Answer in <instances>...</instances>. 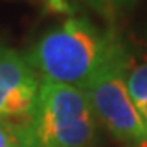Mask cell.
<instances>
[{
    "mask_svg": "<svg viewBox=\"0 0 147 147\" xmlns=\"http://www.w3.org/2000/svg\"><path fill=\"white\" fill-rule=\"evenodd\" d=\"M96 121L83 89L41 80L34 107L16 131L23 147H89Z\"/></svg>",
    "mask_w": 147,
    "mask_h": 147,
    "instance_id": "7a4b0ae2",
    "label": "cell"
},
{
    "mask_svg": "<svg viewBox=\"0 0 147 147\" xmlns=\"http://www.w3.org/2000/svg\"><path fill=\"white\" fill-rule=\"evenodd\" d=\"M82 2L89 4L92 9H96L103 14H115L121 9L131 5L133 0H82Z\"/></svg>",
    "mask_w": 147,
    "mask_h": 147,
    "instance_id": "8992f818",
    "label": "cell"
},
{
    "mask_svg": "<svg viewBox=\"0 0 147 147\" xmlns=\"http://www.w3.org/2000/svg\"><path fill=\"white\" fill-rule=\"evenodd\" d=\"M131 59L126 46L115 45L107 60L83 87L96 119L101 121L115 138L126 142H145L147 122L128 90Z\"/></svg>",
    "mask_w": 147,
    "mask_h": 147,
    "instance_id": "3957f363",
    "label": "cell"
},
{
    "mask_svg": "<svg viewBox=\"0 0 147 147\" xmlns=\"http://www.w3.org/2000/svg\"><path fill=\"white\" fill-rule=\"evenodd\" d=\"M119 41L113 30L73 16L46 30L25 57L43 80L83 89Z\"/></svg>",
    "mask_w": 147,
    "mask_h": 147,
    "instance_id": "6da1fadb",
    "label": "cell"
},
{
    "mask_svg": "<svg viewBox=\"0 0 147 147\" xmlns=\"http://www.w3.org/2000/svg\"><path fill=\"white\" fill-rule=\"evenodd\" d=\"M136 147H147V140H145V142H140V144L136 145Z\"/></svg>",
    "mask_w": 147,
    "mask_h": 147,
    "instance_id": "9c48e42d",
    "label": "cell"
},
{
    "mask_svg": "<svg viewBox=\"0 0 147 147\" xmlns=\"http://www.w3.org/2000/svg\"><path fill=\"white\" fill-rule=\"evenodd\" d=\"M128 90H129L131 99L136 105V108L144 101H147V62L129 69V73H128Z\"/></svg>",
    "mask_w": 147,
    "mask_h": 147,
    "instance_id": "5b68a950",
    "label": "cell"
},
{
    "mask_svg": "<svg viewBox=\"0 0 147 147\" xmlns=\"http://www.w3.org/2000/svg\"><path fill=\"white\" fill-rule=\"evenodd\" d=\"M138 110H140V113H142V117H144V121L147 122V101H144L140 107H138Z\"/></svg>",
    "mask_w": 147,
    "mask_h": 147,
    "instance_id": "ba28073f",
    "label": "cell"
},
{
    "mask_svg": "<svg viewBox=\"0 0 147 147\" xmlns=\"http://www.w3.org/2000/svg\"><path fill=\"white\" fill-rule=\"evenodd\" d=\"M39 83L25 55L0 45V121L23 122L34 107Z\"/></svg>",
    "mask_w": 147,
    "mask_h": 147,
    "instance_id": "277c9868",
    "label": "cell"
},
{
    "mask_svg": "<svg viewBox=\"0 0 147 147\" xmlns=\"http://www.w3.org/2000/svg\"><path fill=\"white\" fill-rule=\"evenodd\" d=\"M0 147H23L16 131V124L0 121Z\"/></svg>",
    "mask_w": 147,
    "mask_h": 147,
    "instance_id": "52a82bcc",
    "label": "cell"
}]
</instances>
